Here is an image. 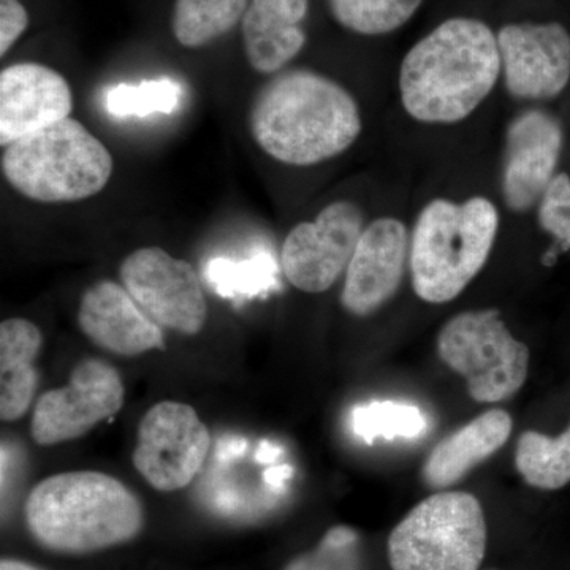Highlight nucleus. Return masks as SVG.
I'll return each mask as SVG.
<instances>
[{"label":"nucleus","mask_w":570,"mask_h":570,"mask_svg":"<svg viewBox=\"0 0 570 570\" xmlns=\"http://www.w3.org/2000/svg\"><path fill=\"white\" fill-rule=\"evenodd\" d=\"M249 129L277 163L309 167L347 151L362 134V116L354 97L332 78L292 70L255 96Z\"/></svg>","instance_id":"nucleus-1"},{"label":"nucleus","mask_w":570,"mask_h":570,"mask_svg":"<svg viewBox=\"0 0 570 570\" xmlns=\"http://www.w3.org/2000/svg\"><path fill=\"white\" fill-rule=\"evenodd\" d=\"M498 37L485 22L453 18L407 52L401 102L420 122L463 121L490 96L501 73Z\"/></svg>","instance_id":"nucleus-2"},{"label":"nucleus","mask_w":570,"mask_h":570,"mask_svg":"<svg viewBox=\"0 0 570 570\" xmlns=\"http://www.w3.org/2000/svg\"><path fill=\"white\" fill-rule=\"evenodd\" d=\"M26 524L43 549L89 554L130 542L145 527V509L121 480L99 471L51 475L26 501Z\"/></svg>","instance_id":"nucleus-3"},{"label":"nucleus","mask_w":570,"mask_h":570,"mask_svg":"<svg viewBox=\"0 0 570 570\" xmlns=\"http://www.w3.org/2000/svg\"><path fill=\"white\" fill-rule=\"evenodd\" d=\"M499 228L497 206L489 198L464 204L438 198L420 213L411 239L412 287L423 302H452L489 261Z\"/></svg>","instance_id":"nucleus-4"},{"label":"nucleus","mask_w":570,"mask_h":570,"mask_svg":"<svg viewBox=\"0 0 570 570\" xmlns=\"http://www.w3.org/2000/svg\"><path fill=\"white\" fill-rule=\"evenodd\" d=\"M111 153L88 127L67 118L6 146V181L39 204H73L102 193L110 183Z\"/></svg>","instance_id":"nucleus-5"},{"label":"nucleus","mask_w":570,"mask_h":570,"mask_svg":"<svg viewBox=\"0 0 570 570\" xmlns=\"http://www.w3.org/2000/svg\"><path fill=\"white\" fill-rule=\"evenodd\" d=\"M485 513L478 498L445 491L423 499L389 538L392 570H479L485 558Z\"/></svg>","instance_id":"nucleus-6"},{"label":"nucleus","mask_w":570,"mask_h":570,"mask_svg":"<svg viewBox=\"0 0 570 570\" xmlns=\"http://www.w3.org/2000/svg\"><path fill=\"white\" fill-rule=\"evenodd\" d=\"M438 354L466 379L469 396L482 404L515 395L530 371V348L510 335L497 309L450 318L439 333Z\"/></svg>","instance_id":"nucleus-7"},{"label":"nucleus","mask_w":570,"mask_h":570,"mask_svg":"<svg viewBox=\"0 0 570 570\" xmlns=\"http://www.w3.org/2000/svg\"><path fill=\"white\" fill-rule=\"evenodd\" d=\"M212 434L189 404L164 401L142 415L134 450V466L164 493L189 487L212 453Z\"/></svg>","instance_id":"nucleus-8"},{"label":"nucleus","mask_w":570,"mask_h":570,"mask_svg":"<svg viewBox=\"0 0 570 570\" xmlns=\"http://www.w3.org/2000/svg\"><path fill=\"white\" fill-rule=\"evenodd\" d=\"M121 284L163 328L194 336L204 330L208 303L194 266L160 247H142L124 258Z\"/></svg>","instance_id":"nucleus-9"},{"label":"nucleus","mask_w":570,"mask_h":570,"mask_svg":"<svg viewBox=\"0 0 570 570\" xmlns=\"http://www.w3.org/2000/svg\"><path fill=\"white\" fill-rule=\"evenodd\" d=\"M124 384L115 366L86 358L71 371L66 387L48 390L33 407L31 434L36 444L50 448L85 436L121 411Z\"/></svg>","instance_id":"nucleus-10"},{"label":"nucleus","mask_w":570,"mask_h":570,"mask_svg":"<svg viewBox=\"0 0 570 570\" xmlns=\"http://www.w3.org/2000/svg\"><path fill=\"white\" fill-rule=\"evenodd\" d=\"M363 223L362 209L341 200L325 206L314 223L295 225L281 253L288 283L305 294L328 291L351 264Z\"/></svg>","instance_id":"nucleus-11"},{"label":"nucleus","mask_w":570,"mask_h":570,"mask_svg":"<svg viewBox=\"0 0 570 570\" xmlns=\"http://www.w3.org/2000/svg\"><path fill=\"white\" fill-rule=\"evenodd\" d=\"M498 47L510 96L554 99L569 85L570 33L560 22L505 26Z\"/></svg>","instance_id":"nucleus-12"},{"label":"nucleus","mask_w":570,"mask_h":570,"mask_svg":"<svg viewBox=\"0 0 570 570\" xmlns=\"http://www.w3.org/2000/svg\"><path fill=\"white\" fill-rule=\"evenodd\" d=\"M409 255L406 225L381 217L367 225L346 269L341 303L356 317L381 309L400 288Z\"/></svg>","instance_id":"nucleus-13"},{"label":"nucleus","mask_w":570,"mask_h":570,"mask_svg":"<svg viewBox=\"0 0 570 570\" xmlns=\"http://www.w3.org/2000/svg\"><path fill=\"white\" fill-rule=\"evenodd\" d=\"M562 140L560 121L547 111H524L510 122L502 194L512 212H527L540 202L557 176Z\"/></svg>","instance_id":"nucleus-14"},{"label":"nucleus","mask_w":570,"mask_h":570,"mask_svg":"<svg viewBox=\"0 0 570 570\" xmlns=\"http://www.w3.org/2000/svg\"><path fill=\"white\" fill-rule=\"evenodd\" d=\"M73 94L59 71L36 62L13 63L0 73L2 148L70 118Z\"/></svg>","instance_id":"nucleus-15"},{"label":"nucleus","mask_w":570,"mask_h":570,"mask_svg":"<svg viewBox=\"0 0 570 570\" xmlns=\"http://www.w3.org/2000/svg\"><path fill=\"white\" fill-rule=\"evenodd\" d=\"M78 325L96 346L111 354L135 356L165 348L163 326L115 281H99L82 294Z\"/></svg>","instance_id":"nucleus-16"},{"label":"nucleus","mask_w":570,"mask_h":570,"mask_svg":"<svg viewBox=\"0 0 570 570\" xmlns=\"http://www.w3.org/2000/svg\"><path fill=\"white\" fill-rule=\"evenodd\" d=\"M307 0H249L242 20L247 62L258 73L273 75L303 50L302 21Z\"/></svg>","instance_id":"nucleus-17"},{"label":"nucleus","mask_w":570,"mask_h":570,"mask_svg":"<svg viewBox=\"0 0 570 570\" xmlns=\"http://www.w3.org/2000/svg\"><path fill=\"white\" fill-rule=\"evenodd\" d=\"M512 428L509 412L491 409L442 439L423 464L428 489L444 490L459 483L472 468L504 448Z\"/></svg>","instance_id":"nucleus-18"},{"label":"nucleus","mask_w":570,"mask_h":570,"mask_svg":"<svg viewBox=\"0 0 570 570\" xmlns=\"http://www.w3.org/2000/svg\"><path fill=\"white\" fill-rule=\"evenodd\" d=\"M43 336L28 318L11 317L0 325V417L17 422L28 414L36 396V360Z\"/></svg>","instance_id":"nucleus-19"},{"label":"nucleus","mask_w":570,"mask_h":570,"mask_svg":"<svg viewBox=\"0 0 570 570\" xmlns=\"http://www.w3.org/2000/svg\"><path fill=\"white\" fill-rule=\"evenodd\" d=\"M515 466L534 489L554 491L570 483V425L557 438L527 431L517 442Z\"/></svg>","instance_id":"nucleus-20"},{"label":"nucleus","mask_w":570,"mask_h":570,"mask_svg":"<svg viewBox=\"0 0 570 570\" xmlns=\"http://www.w3.org/2000/svg\"><path fill=\"white\" fill-rule=\"evenodd\" d=\"M249 0H176L171 29L186 48H200L235 28Z\"/></svg>","instance_id":"nucleus-21"},{"label":"nucleus","mask_w":570,"mask_h":570,"mask_svg":"<svg viewBox=\"0 0 570 570\" xmlns=\"http://www.w3.org/2000/svg\"><path fill=\"white\" fill-rule=\"evenodd\" d=\"M352 431L355 436L373 444L379 438L414 439L425 431V415L417 406L397 403V401H376V403L362 404L352 411Z\"/></svg>","instance_id":"nucleus-22"},{"label":"nucleus","mask_w":570,"mask_h":570,"mask_svg":"<svg viewBox=\"0 0 570 570\" xmlns=\"http://www.w3.org/2000/svg\"><path fill=\"white\" fill-rule=\"evenodd\" d=\"M422 0H332L333 17L363 36H381L401 28Z\"/></svg>","instance_id":"nucleus-23"},{"label":"nucleus","mask_w":570,"mask_h":570,"mask_svg":"<svg viewBox=\"0 0 570 570\" xmlns=\"http://www.w3.org/2000/svg\"><path fill=\"white\" fill-rule=\"evenodd\" d=\"M183 99V88L171 78L141 81L140 85H118L105 96V107L108 112L118 118L127 116H145L164 112L170 115L179 107Z\"/></svg>","instance_id":"nucleus-24"},{"label":"nucleus","mask_w":570,"mask_h":570,"mask_svg":"<svg viewBox=\"0 0 570 570\" xmlns=\"http://www.w3.org/2000/svg\"><path fill=\"white\" fill-rule=\"evenodd\" d=\"M208 281L217 294L224 296H255L272 288L276 264L268 254L255 255L249 261L232 262L216 258L206 269Z\"/></svg>","instance_id":"nucleus-25"},{"label":"nucleus","mask_w":570,"mask_h":570,"mask_svg":"<svg viewBox=\"0 0 570 570\" xmlns=\"http://www.w3.org/2000/svg\"><path fill=\"white\" fill-rule=\"evenodd\" d=\"M284 570H366L358 532L346 524L330 528L316 549L298 554Z\"/></svg>","instance_id":"nucleus-26"},{"label":"nucleus","mask_w":570,"mask_h":570,"mask_svg":"<svg viewBox=\"0 0 570 570\" xmlns=\"http://www.w3.org/2000/svg\"><path fill=\"white\" fill-rule=\"evenodd\" d=\"M539 224L554 238L558 253L570 250V176L557 175L539 205Z\"/></svg>","instance_id":"nucleus-27"},{"label":"nucleus","mask_w":570,"mask_h":570,"mask_svg":"<svg viewBox=\"0 0 570 570\" xmlns=\"http://www.w3.org/2000/svg\"><path fill=\"white\" fill-rule=\"evenodd\" d=\"M29 14L20 0H0V56H6L28 29Z\"/></svg>","instance_id":"nucleus-28"},{"label":"nucleus","mask_w":570,"mask_h":570,"mask_svg":"<svg viewBox=\"0 0 570 570\" xmlns=\"http://www.w3.org/2000/svg\"><path fill=\"white\" fill-rule=\"evenodd\" d=\"M0 570H43L37 568V566L31 564V562H26L21 560H11V558H6V560L0 561Z\"/></svg>","instance_id":"nucleus-29"}]
</instances>
